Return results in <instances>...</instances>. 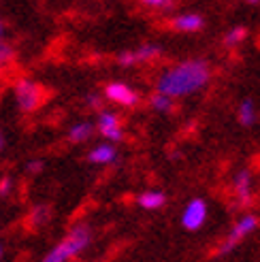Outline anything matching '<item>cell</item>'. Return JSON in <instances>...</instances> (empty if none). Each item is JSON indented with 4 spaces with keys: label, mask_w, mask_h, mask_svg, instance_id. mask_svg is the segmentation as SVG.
<instances>
[{
    "label": "cell",
    "mask_w": 260,
    "mask_h": 262,
    "mask_svg": "<svg viewBox=\"0 0 260 262\" xmlns=\"http://www.w3.org/2000/svg\"><path fill=\"white\" fill-rule=\"evenodd\" d=\"M15 96H17V102L24 111H34L38 104L43 102V90H41V85L24 79L15 85Z\"/></svg>",
    "instance_id": "277c9868"
},
{
    "label": "cell",
    "mask_w": 260,
    "mask_h": 262,
    "mask_svg": "<svg viewBox=\"0 0 260 262\" xmlns=\"http://www.w3.org/2000/svg\"><path fill=\"white\" fill-rule=\"evenodd\" d=\"M149 102H151V109H154V111H160V113H171V111H175V98L166 96V94H160V92H156Z\"/></svg>",
    "instance_id": "5bb4252c"
},
{
    "label": "cell",
    "mask_w": 260,
    "mask_h": 262,
    "mask_svg": "<svg viewBox=\"0 0 260 262\" xmlns=\"http://www.w3.org/2000/svg\"><path fill=\"white\" fill-rule=\"evenodd\" d=\"M245 36H248V28H243V26H237V28L228 30V34L224 36V45H226V47H237L239 43L245 41Z\"/></svg>",
    "instance_id": "2e32d148"
},
{
    "label": "cell",
    "mask_w": 260,
    "mask_h": 262,
    "mask_svg": "<svg viewBox=\"0 0 260 262\" xmlns=\"http://www.w3.org/2000/svg\"><path fill=\"white\" fill-rule=\"evenodd\" d=\"M205 19L199 15V13H184V15H177L173 19V28L179 32H199L203 30Z\"/></svg>",
    "instance_id": "30bf717a"
},
{
    "label": "cell",
    "mask_w": 260,
    "mask_h": 262,
    "mask_svg": "<svg viewBox=\"0 0 260 262\" xmlns=\"http://www.w3.org/2000/svg\"><path fill=\"white\" fill-rule=\"evenodd\" d=\"M92 133H94L92 124H90V122H79V124H75L69 130V139L75 141V143H81V141H88L90 137H92Z\"/></svg>",
    "instance_id": "4fadbf2b"
},
{
    "label": "cell",
    "mask_w": 260,
    "mask_h": 262,
    "mask_svg": "<svg viewBox=\"0 0 260 262\" xmlns=\"http://www.w3.org/2000/svg\"><path fill=\"white\" fill-rule=\"evenodd\" d=\"M88 243H90V228L88 226H75L69 237L62 243H58L54 250L43 258V262H67L73 256L79 254L83 247H88Z\"/></svg>",
    "instance_id": "7a4b0ae2"
},
{
    "label": "cell",
    "mask_w": 260,
    "mask_h": 262,
    "mask_svg": "<svg viewBox=\"0 0 260 262\" xmlns=\"http://www.w3.org/2000/svg\"><path fill=\"white\" fill-rule=\"evenodd\" d=\"M166 203V196L162 194V192H156V190H151V192H143L141 196H139V205L143 207V209H160L162 205Z\"/></svg>",
    "instance_id": "7c38bea8"
},
{
    "label": "cell",
    "mask_w": 260,
    "mask_h": 262,
    "mask_svg": "<svg viewBox=\"0 0 260 262\" xmlns=\"http://www.w3.org/2000/svg\"><path fill=\"white\" fill-rule=\"evenodd\" d=\"M11 54H13V51H11V47H9V45H3V43H0V60L11 58Z\"/></svg>",
    "instance_id": "d6986e66"
},
{
    "label": "cell",
    "mask_w": 260,
    "mask_h": 262,
    "mask_svg": "<svg viewBox=\"0 0 260 262\" xmlns=\"http://www.w3.org/2000/svg\"><path fill=\"white\" fill-rule=\"evenodd\" d=\"M0 147H3V137H0Z\"/></svg>",
    "instance_id": "cb8c5ba5"
},
{
    "label": "cell",
    "mask_w": 260,
    "mask_h": 262,
    "mask_svg": "<svg viewBox=\"0 0 260 262\" xmlns=\"http://www.w3.org/2000/svg\"><path fill=\"white\" fill-rule=\"evenodd\" d=\"M160 54H162V49L158 45H143L135 51H124V54H120L118 62L124 64V67H135L139 62H149L154 58H158Z\"/></svg>",
    "instance_id": "52a82bcc"
},
{
    "label": "cell",
    "mask_w": 260,
    "mask_h": 262,
    "mask_svg": "<svg viewBox=\"0 0 260 262\" xmlns=\"http://www.w3.org/2000/svg\"><path fill=\"white\" fill-rule=\"evenodd\" d=\"M207 220V205L203 199H194L186 205L184 213H181V224L188 230H199Z\"/></svg>",
    "instance_id": "5b68a950"
},
{
    "label": "cell",
    "mask_w": 260,
    "mask_h": 262,
    "mask_svg": "<svg viewBox=\"0 0 260 262\" xmlns=\"http://www.w3.org/2000/svg\"><path fill=\"white\" fill-rule=\"evenodd\" d=\"M0 192H3V194L9 192V179H3V181H0Z\"/></svg>",
    "instance_id": "7402d4cb"
},
{
    "label": "cell",
    "mask_w": 260,
    "mask_h": 262,
    "mask_svg": "<svg viewBox=\"0 0 260 262\" xmlns=\"http://www.w3.org/2000/svg\"><path fill=\"white\" fill-rule=\"evenodd\" d=\"M239 122L243 126H252L256 122V107L252 100H243L239 104Z\"/></svg>",
    "instance_id": "9a60e30c"
},
{
    "label": "cell",
    "mask_w": 260,
    "mask_h": 262,
    "mask_svg": "<svg viewBox=\"0 0 260 262\" xmlns=\"http://www.w3.org/2000/svg\"><path fill=\"white\" fill-rule=\"evenodd\" d=\"M0 36H3V21H0Z\"/></svg>",
    "instance_id": "603a6c76"
},
{
    "label": "cell",
    "mask_w": 260,
    "mask_h": 262,
    "mask_svg": "<svg viewBox=\"0 0 260 262\" xmlns=\"http://www.w3.org/2000/svg\"><path fill=\"white\" fill-rule=\"evenodd\" d=\"M115 158H118V151H115V147L109 145V143H102V145L94 147L88 154V160L94 164H111V162H115Z\"/></svg>",
    "instance_id": "8fae6325"
},
{
    "label": "cell",
    "mask_w": 260,
    "mask_h": 262,
    "mask_svg": "<svg viewBox=\"0 0 260 262\" xmlns=\"http://www.w3.org/2000/svg\"><path fill=\"white\" fill-rule=\"evenodd\" d=\"M209 79H211V67L205 60L194 58L166 69L158 77L156 88H158L160 94H166L171 98H184L207 88Z\"/></svg>",
    "instance_id": "6da1fadb"
},
{
    "label": "cell",
    "mask_w": 260,
    "mask_h": 262,
    "mask_svg": "<svg viewBox=\"0 0 260 262\" xmlns=\"http://www.w3.org/2000/svg\"><path fill=\"white\" fill-rule=\"evenodd\" d=\"M105 96H107L111 102L122 104V107H135V104L139 102V94H137V92L130 88V85L120 83V81L109 83L107 90H105Z\"/></svg>",
    "instance_id": "8992f818"
},
{
    "label": "cell",
    "mask_w": 260,
    "mask_h": 262,
    "mask_svg": "<svg viewBox=\"0 0 260 262\" xmlns=\"http://www.w3.org/2000/svg\"><path fill=\"white\" fill-rule=\"evenodd\" d=\"M232 190H235L239 205H250L252 203V175L248 171H241L235 177V181H232Z\"/></svg>",
    "instance_id": "9c48e42d"
},
{
    "label": "cell",
    "mask_w": 260,
    "mask_h": 262,
    "mask_svg": "<svg viewBox=\"0 0 260 262\" xmlns=\"http://www.w3.org/2000/svg\"><path fill=\"white\" fill-rule=\"evenodd\" d=\"M141 3L149 9H168L173 5V0H141Z\"/></svg>",
    "instance_id": "ac0fdd59"
},
{
    "label": "cell",
    "mask_w": 260,
    "mask_h": 262,
    "mask_svg": "<svg viewBox=\"0 0 260 262\" xmlns=\"http://www.w3.org/2000/svg\"><path fill=\"white\" fill-rule=\"evenodd\" d=\"M41 166H43V162H38V160H36V162H30L28 168H30V173H38V168H41Z\"/></svg>",
    "instance_id": "ffe728a7"
},
{
    "label": "cell",
    "mask_w": 260,
    "mask_h": 262,
    "mask_svg": "<svg viewBox=\"0 0 260 262\" xmlns=\"http://www.w3.org/2000/svg\"><path fill=\"white\" fill-rule=\"evenodd\" d=\"M0 256H3V245H0Z\"/></svg>",
    "instance_id": "d4e9b609"
},
{
    "label": "cell",
    "mask_w": 260,
    "mask_h": 262,
    "mask_svg": "<svg viewBox=\"0 0 260 262\" xmlns=\"http://www.w3.org/2000/svg\"><path fill=\"white\" fill-rule=\"evenodd\" d=\"M98 130L102 137H107L109 141H122V122L120 117L111 111H102L98 115Z\"/></svg>",
    "instance_id": "ba28073f"
},
{
    "label": "cell",
    "mask_w": 260,
    "mask_h": 262,
    "mask_svg": "<svg viewBox=\"0 0 260 262\" xmlns=\"http://www.w3.org/2000/svg\"><path fill=\"white\" fill-rule=\"evenodd\" d=\"M30 220H32V226H43L49 220V209L47 207H36L32 211V215H30Z\"/></svg>",
    "instance_id": "e0dca14e"
},
{
    "label": "cell",
    "mask_w": 260,
    "mask_h": 262,
    "mask_svg": "<svg viewBox=\"0 0 260 262\" xmlns=\"http://www.w3.org/2000/svg\"><path fill=\"white\" fill-rule=\"evenodd\" d=\"M98 96H88V104H90V107H98Z\"/></svg>",
    "instance_id": "44dd1931"
},
{
    "label": "cell",
    "mask_w": 260,
    "mask_h": 262,
    "mask_svg": "<svg viewBox=\"0 0 260 262\" xmlns=\"http://www.w3.org/2000/svg\"><path fill=\"white\" fill-rule=\"evenodd\" d=\"M256 226H258V217H256V215H243V217L237 222V224L232 226V230L228 232V237L224 239V243L220 245L218 256H224V254L232 252L245 237H248L252 230H256Z\"/></svg>",
    "instance_id": "3957f363"
},
{
    "label": "cell",
    "mask_w": 260,
    "mask_h": 262,
    "mask_svg": "<svg viewBox=\"0 0 260 262\" xmlns=\"http://www.w3.org/2000/svg\"><path fill=\"white\" fill-rule=\"evenodd\" d=\"M250 3H258V0H250Z\"/></svg>",
    "instance_id": "484cf974"
}]
</instances>
